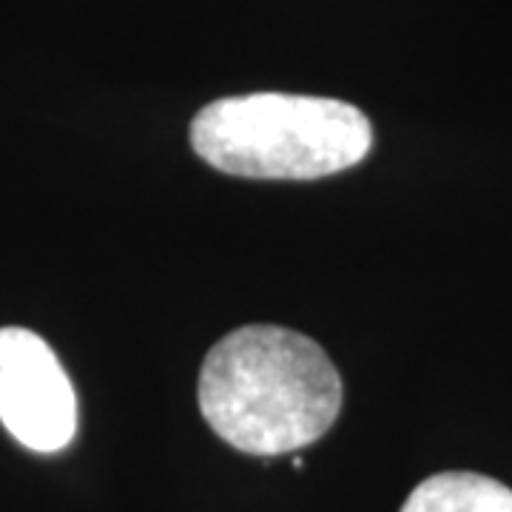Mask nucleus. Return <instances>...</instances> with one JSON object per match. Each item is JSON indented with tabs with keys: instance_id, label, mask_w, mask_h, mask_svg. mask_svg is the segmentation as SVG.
I'll use <instances>...</instances> for the list:
<instances>
[{
	"instance_id": "2",
	"label": "nucleus",
	"mask_w": 512,
	"mask_h": 512,
	"mask_svg": "<svg viewBox=\"0 0 512 512\" xmlns=\"http://www.w3.org/2000/svg\"><path fill=\"white\" fill-rule=\"evenodd\" d=\"M191 146L234 177L316 180L362 163L373 131L342 100L259 92L205 106L191 123Z\"/></svg>"
},
{
	"instance_id": "3",
	"label": "nucleus",
	"mask_w": 512,
	"mask_h": 512,
	"mask_svg": "<svg viewBox=\"0 0 512 512\" xmlns=\"http://www.w3.org/2000/svg\"><path fill=\"white\" fill-rule=\"evenodd\" d=\"M0 421L35 453H57L77 433V396L66 370L37 333L0 330Z\"/></svg>"
},
{
	"instance_id": "4",
	"label": "nucleus",
	"mask_w": 512,
	"mask_h": 512,
	"mask_svg": "<svg viewBox=\"0 0 512 512\" xmlns=\"http://www.w3.org/2000/svg\"><path fill=\"white\" fill-rule=\"evenodd\" d=\"M402 512H512V490L478 473H439L407 495Z\"/></svg>"
},
{
	"instance_id": "1",
	"label": "nucleus",
	"mask_w": 512,
	"mask_h": 512,
	"mask_svg": "<svg viewBox=\"0 0 512 512\" xmlns=\"http://www.w3.org/2000/svg\"><path fill=\"white\" fill-rule=\"evenodd\" d=\"M211 430L251 456H282L322 439L342 410V379L313 339L276 325L222 336L200 370Z\"/></svg>"
}]
</instances>
